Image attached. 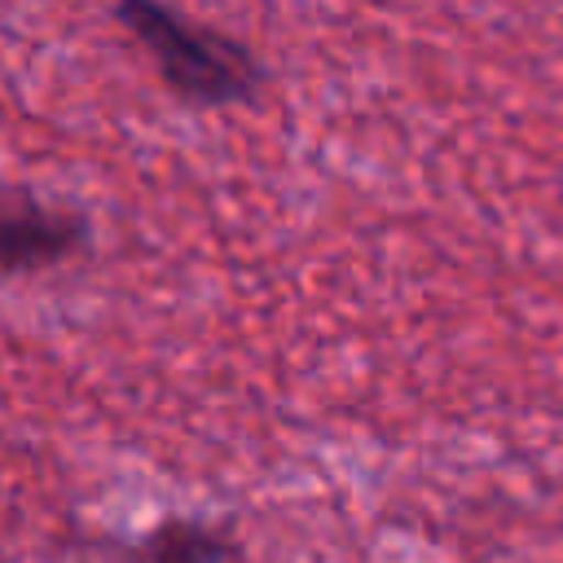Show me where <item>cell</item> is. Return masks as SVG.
Instances as JSON below:
<instances>
[{
	"instance_id": "obj_1",
	"label": "cell",
	"mask_w": 563,
	"mask_h": 563,
	"mask_svg": "<svg viewBox=\"0 0 563 563\" xmlns=\"http://www.w3.org/2000/svg\"><path fill=\"white\" fill-rule=\"evenodd\" d=\"M110 18L154 62L167 92L189 106H242L264 88V62L238 35L207 26L158 0H119Z\"/></svg>"
},
{
	"instance_id": "obj_2",
	"label": "cell",
	"mask_w": 563,
	"mask_h": 563,
	"mask_svg": "<svg viewBox=\"0 0 563 563\" xmlns=\"http://www.w3.org/2000/svg\"><path fill=\"white\" fill-rule=\"evenodd\" d=\"M88 242H92V220L79 207L0 180V277L57 268L84 255Z\"/></svg>"
},
{
	"instance_id": "obj_3",
	"label": "cell",
	"mask_w": 563,
	"mask_h": 563,
	"mask_svg": "<svg viewBox=\"0 0 563 563\" xmlns=\"http://www.w3.org/2000/svg\"><path fill=\"white\" fill-rule=\"evenodd\" d=\"M123 559L128 563H242V550L233 532H224L220 523H207L194 515H167L141 541H132Z\"/></svg>"
}]
</instances>
